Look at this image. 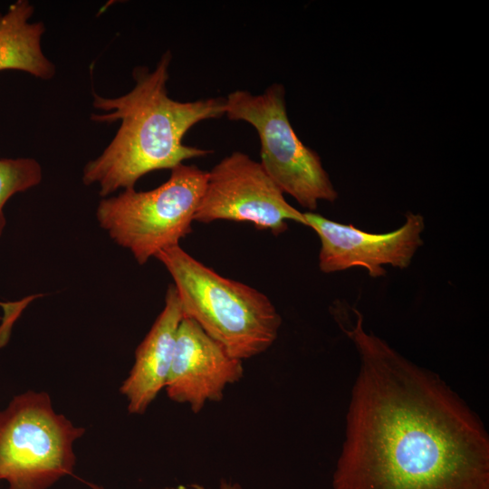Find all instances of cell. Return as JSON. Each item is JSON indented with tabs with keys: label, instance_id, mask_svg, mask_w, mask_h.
<instances>
[{
	"label": "cell",
	"instance_id": "8fae6325",
	"mask_svg": "<svg viewBox=\"0 0 489 489\" xmlns=\"http://www.w3.org/2000/svg\"><path fill=\"white\" fill-rule=\"evenodd\" d=\"M34 12L29 1L17 0L5 14L0 13V71H22L50 80L56 69L42 50L44 24L30 22Z\"/></svg>",
	"mask_w": 489,
	"mask_h": 489
},
{
	"label": "cell",
	"instance_id": "9c48e42d",
	"mask_svg": "<svg viewBox=\"0 0 489 489\" xmlns=\"http://www.w3.org/2000/svg\"><path fill=\"white\" fill-rule=\"evenodd\" d=\"M243 377V360L183 316L165 387L168 398L199 413L206 403L222 400L225 388Z\"/></svg>",
	"mask_w": 489,
	"mask_h": 489
},
{
	"label": "cell",
	"instance_id": "5b68a950",
	"mask_svg": "<svg viewBox=\"0 0 489 489\" xmlns=\"http://www.w3.org/2000/svg\"><path fill=\"white\" fill-rule=\"evenodd\" d=\"M85 429L57 414L46 392L26 391L0 411V480L7 489H48L72 475Z\"/></svg>",
	"mask_w": 489,
	"mask_h": 489
},
{
	"label": "cell",
	"instance_id": "3957f363",
	"mask_svg": "<svg viewBox=\"0 0 489 489\" xmlns=\"http://www.w3.org/2000/svg\"><path fill=\"white\" fill-rule=\"evenodd\" d=\"M155 258L174 281L183 316L230 355L244 361L274 343L282 317L264 293L220 275L179 244L159 251Z\"/></svg>",
	"mask_w": 489,
	"mask_h": 489
},
{
	"label": "cell",
	"instance_id": "7c38bea8",
	"mask_svg": "<svg viewBox=\"0 0 489 489\" xmlns=\"http://www.w3.org/2000/svg\"><path fill=\"white\" fill-rule=\"evenodd\" d=\"M42 178V167L34 158H0V237L6 225L4 208L7 201L37 186Z\"/></svg>",
	"mask_w": 489,
	"mask_h": 489
},
{
	"label": "cell",
	"instance_id": "5bb4252c",
	"mask_svg": "<svg viewBox=\"0 0 489 489\" xmlns=\"http://www.w3.org/2000/svg\"><path fill=\"white\" fill-rule=\"evenodd\" d=\"M219 489H243L240 484L228 479H221Z\"/></svg>",
	"mask_w": 489,
	"mask_h": 489
},
{
	"label": "cell",
	"instance_id": "ba28073f",
	"mask_svg": "<svg viewBox=\"0 0 489 489\" xmlns=\"http://www.w3.org/2000/svg\"><path fill=\"white\" fill-rule=\"evenodd\" d=\"M303 214L307 226L320 238L319 268L324 273L363 267L371 277L383 276L382 265L408 267L423 244L425 223L419 214L408 213L400 227L384 234L368 233L313 212Z\"/></svg>",
	"mask_w": 489,
	"mask_h": 489
},
{
	"label": "cell",
	"instance_id": "8992f818",
	"mask_svg": "<svg viewBox=\"0 0 489 489\" xmlns=\"http://www.w3.org/2000/svg\"><path fill=\"white\" fill-rule=\"evenodd\" d=\"M225 115L255 129L261 144L260 164L283 194L292 196L308 212L314 211L319 201L337 199L320 156L301 141L291 125L283 84L273 83L261 94L244 90L230 92L225 97Z\"/></svg>",
	"mask_w": 489,
	"mask_h": 489
},
{
	"label": "cell",
	"instance_id": "6da1fadb",
	"mask_svg": "<svg viewBox=\"0 0 489 489\" xmlns=\"http://www.w3.org/2000/svg\"><path fill=\"white\" fill-rule=\"evenodd\" d=\"M354 312L355 323H340L360 368L333 489H489V440L478 418Z\"/></svg>",
	"mask_w": 489,
	"mask_h": 489
},
{
	"label": "cell",
	"instance_id": "7a4b0ae2",
	"mask_svg": "<svg viewBox=\"0 0 489 489\" xmlns=\"http://www.w3.org/2000/svg\"><path fill=\"white\" fill-rule=\"evenodd\" d=\"M172 54H162L153 71L133 70L134 87L116 98L93 92L92 114L98 122L120 120L114 138L103 152L88 162L82 172L86 186L98 185L108 197L119 189L134 188L144 175L172 169L185 160L203 158L212 150L183 143L185 134L197 123L225 114V98L212 97L178 101L168 94L167 82Z\"/></svg>",
	"mask_w": 489,
	"mask_h": 489
},
{
	"label": "cell",
	"instance_id": "277c9868",
	"mask_svg": "<svg viewBox=\"0 0 489 489\" xmlns=\"http://www.w3.org/2000/svg\"><path fill=\"white\" fill-rule=\"evenodd\" d=\"M206 181V171L182 163L154 189H125L101 200L98 223L143 265L159 251L178 245L191 232Z\"/></svg>",
	"mask_w": 489,
	"mask_h": 489
},
{
	"label": "cell",
	"instance_id": "4fadbf2b",
	"mask_svg": "<svg viewBox=\"0 0 489 489\" xmlns=\"http://www.w3.org/2000/svg\"><path fill=\"white\" fill-rule=\"evenodd\" d=\"M87 484L91 489H105L103 486L96 484H92V483H87ZM166 489H206V488L201 484H194L187 487L179 485L177 487H168Z\"/></svg>",
	"mask_w": 489,
	"mask_h": 489
},
{
	"label": "cell",
	"instance_id": "52a82bcc",
	"mask_svg": "<svg viewBox=\"0 0 489 489\" xmlns=\"http://www.w3.org/2000/svg\"><path fill=\"white\" fill-rule=\"evenodd\" d=\"M246 222L278 235L288 221L307 226L304 214L284 198L260 162L241 151L225 157L206 171L205 188L194 221Z\"/></svg>",
	"mask_w": 489,
	"mask_h": 489
},
{
	"label": "cell",
	"instance_id": "30bf717a",
	"mask_svg": "<svg viewBox=\"0 0 489 489\" xmlns=\"http://www.w3.org/2000/svg\"><path fill=\"white\" fill-rule=\"evenodd\" d=\"M182 318L176 288L169 285L163 310L136 349L134 364L120 388L128 400L130 414L145 413L165 388Z\"/></svg>",
	"mask_w": 489,
	"mask_h": 489
}]
</instances>
